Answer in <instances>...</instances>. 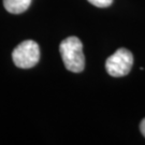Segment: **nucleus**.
Segmentation results:
<instances>
[{
  "instance_id": "1",
  "label": "nucleus",
  "mask_w": 145,
  "mask_h": 145,
  "mask_svg": "<svg viewBox=\"0 0 145 145\" xmlns=\"http://www.w3.org/2000/svg\"><path fill=\"white\" fill-rule=\"evenodd\" d=\"M60 55L65 66L69 71L82 72L85 68L83 44L76 37H68L60 43Z\"/></svg>"
},
{
  "instance_id": "2",
  "label": "nucleus",
  "mask_w": 145,
  "mask_h": 145,
  "mask_svg": "<svg viewBox=\"0 0 145 145\" xmlns=\"http://www.w3.org/2000/svg\"><path fill=\"white\" fill-rule=\"evenodd\" d=\"M12 58L16 67L21 69L35 67L40 59V48L38 43L32 40L23 41L14 48Z\"/></svg>"
},
{
  "instance_id": "3",
  "label": "nucleus",
  "mask_w": 145,
  "mask_h": 145,
  "mask_svg": "<svg viewBox=\"0 0 145 145\" xmlns=\"http://www.w3.org/2000/svg\"><path fill=\"white\" fill-rule=\"evenodd\" d=\"M133 66V55L127 48H118L105 61V69L111 76L121 78L130 72Z\"/></svg>"
},
{
  "instance_id": "4",
  "label": "nucleus",
  "mask_w": 145,
  "mask_h": 145,
  "mask_svg": "<svg viewBox=\"0 0 145 145\" xmlns=\"http://www.w3.org/2000/svg\"><path fill=\"white\" fill-rule=\"evenodd\" d=\"M31 0H3L5 10L12 14L24 13L30 7Z\"/></svg>"
},
{
  "instance_id": "5",
  "label": "nucleus",
  "mask_w": 145,
  "mask_h": 145,
  "mask_svg": "<svg viewBox=\"0 0 145 145\" xmlns=\"http://www.w3.org/2000/svg\"><path fill=\"white\" fill-rule=\"evenodd\" d=\"M87 1L98 8H108L113 2V0H87Z\"/></svg>"
},
{
  "instance_id": "6",
  "label": "nucleus",
  "mask_w": 145,
  "mask_h": 145,
  "mask_svg": "<svg viewBox=\"0 0 145 145\" xmlns=\"http://www.w3.org/2000/svg\"><path fill=\"white\" fill-rule=\"evenodd\" d=\"M140 130H141V132H142V135H143V137L145 138V118L141 121V124H140Z\"/></svg>"
}]
</instances>
